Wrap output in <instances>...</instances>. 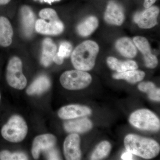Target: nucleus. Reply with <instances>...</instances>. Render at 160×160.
<instances>
[{"label":"nucleus","instance_id":"f257e3e1","mask_svg":"<svg viewBox=\"0 0 160 160\" xmlns=\"http://www.w3.org/2000/svg\"><path fill=\"white\" fill-rule=\"evenodd\" d=\"M99 50L97 43L88 40L76 47L71 54V59L75 68L82 71H89L93 68Z\"/></svg>","mask_w":160,"mask_h":160},{"label":"nucleus","instance_id":"f03ea898","mask_svg":"<svg viewBox=\"0 0 160 160\" xmlns=\"http://www.w3.org/2000/svg\"><path fill=\"white\" fill-rule=\"evenodd\" d=\"M124 145L127 151L143 158L156 157L160 151V146L157 142L137 135L126 136L124 139Z\"/></svg>","mask_w":160,"mask_h":160},{"label":"nucleus","instance_id":"7ed1b4c3","mask_svg":"<svg viewBox=\"0 0 160 160\" xmlns=\"http://www.w3.org/2000/svg\"><path fill=\"white\" fill-rule=\"evenodd\" d=\"M28 131V126L25 120L19 115H14L3 126L1 134L8 142L18 143L25 138Z\"/></svg>","mask_w":160,"mask_h":160},{"label":"nucleus","instance_id":"20e7f679","mask_svg":"<svg viewBox=\"0 0 160 160\" xmlns=\"http://www.w3.org/2000/svg\"><path fill=\"white\" fill-rule=\"evenodd\" d=\"M91 76L82 70H69L63 72L60 78V82L68 90H80L86 88L92 82Z\"/></svg>","mask_w":160,"mask_h":160},{"label":"nucleus","instance_id":"39448f33","mask_svg":"<svg viewBox=\"0 0 160 160\" xmlns=\"http://www.w3.org/2000/svg\"><path fill=\"white\" fill-rule=\"evenodd\" d=\"M129 121L132 126L139 129L151 131L160 129V120L148 109H141L135 111L130 115Z\"/></svg>","mask_w":160,"mask_h":160},{"label":"nucleus","instance_id":"423d86ee","mask_svg":"<svg viewBox=\"0 0 160 160\" xmlns=\"http://www.w3.org/2000/svg\"><path fill=\"white\" fill-rule=\"evenodd\" d=\"M6 78L8 84L14 89L22 90L26 87L27 79L23 74L22 63L20 58L13 57L9 60Z\"/></svg>","mask_w":160,"mask_h":160},{"label":"nucleus","instance_id":"0eeeda50","mask_svg":"<svg viewBox=\"0 0 160 160\" xmlns=\"http://www.w3.org/2000/svg\"><path fill=\"white\" fill-rule=\"evenodd\" d=\"M160 9L156 6H151L141 12H137L133 20L142 29H150L154 27L158 23V17Z\"/></svg>","mask_w":160,"mask_h":160},{"label":"nucleus","instance_id":"6e6552de","mask_svg":"<svg viewBox=\"0 0 160 160\" xmlns=\"http://www.w3.org/2000/svg\"><path fill=\"white\" fill-rule=\"evenodd\" d=\"M56 143V138L53 135L44 134L38 136L35 138L32 142L31 150L32 157L38 159L42 152H46L54 148Z\"/></svg>","mask_w":160,"mask_h":160},{"label":"nucleus","instance_id":"1a4fd4ad","mask_svg":"<svg viewBox=\"0 0 160 160\" xmlns=\"http://www.w3.org/2000/svg\"><path fill=\"white\" fill-rule=\"evenodd\" d=\"M35 29L41 34L58 35L64 31V26L59 18L52 20L40 19L36 22Z\"/></svg>","mask_w":160,"mask_h":160},{"label":"nucleus","instance_id":"9d476101","mask_svg":"<svg viewBox=\"0 0 160 160\" xmlns=\"http://www.w3.org/2000/svg\"><path fill=\"white\" fill-rule=\"evenodd\" d=\"M80 144V137L77 133H72L67 136L63 145L64 155L66 160L81 159L82 153Z\"/></svg>","mask_w":160,"mask_h":160},{"label":"nucleus","instance_id":"9b49d317","mask_svg":"<svg viewBox=\"0 0 160 160\" xmlns=\"http://www.w3.org/2000/svg\"><path fill=\"white\" fill-rule=\"evenodd\" d=\"M133 42L144 56L145 65L150 69H154L158 65L157 58L151 52V47L148 40L142 36L133 38Z\"/></svg>","mask_w":160,"mask_h":160},{"label":"nucleus","instance_id":"f8f14e48","mask_svg":"<svg viewBox=\"0 0 160 160\" xmlns=\"http://www.w3.org/2000/svg\"><path fill=\"white\" fill-rule=\"evenodd\" d=\"M122 7L113 1H109L104 14V19L108 24L121 26L125 20Z\"/></svg>","mask_w":160,"mask_h":160},{"label":"nucleus","instance_id":"ddd939ff","mask_svg":"<svg viewBox=\"0 0 160 160\" xmlns=\"http://www.w3.org/2000/svg\"><path fill=\"white\" fill-rule=\"evenodd\" d=\"M90 108L79 105H70L63 106L58 112V116L62 119H73L91 114Z\"/></svg>","mask_w":160,"mask_h":160},{"label":"nucleus","instance_id":"4468645a","mask_svg":"<svg viewBox=\"0 0 160 160\" xmlns=\"http://www.w3.org/2000/svg\"><path fill=\"white\" fill-rule=\"evenodd\" d=\"M21 25L24 34L27 37L31 36L35 25V16L31 7L22 6L20 10Z\"/></svg>","mask_w":160,"mask_h":160},{"label":"nucleus","instance_id":"2eb2a0df","mask_svg":"<svg viewBox=\"0 0 160 160\" xmlns=\"http://www.w3.org/2000/svg\"><path fill=\"white\" fill-rule=\"evenodd\" d=\"M92 127L91 121L86 118L69 120L64 124V129L70 133H84L89 131Z\"/></svg>","mask_w":160,"mask_h":160},{"label":"nucleus","instance_id":"dca6fc26","mask_svg":"<svg viewBox=\"0 0 160 160\" xmlns=\"http://www.w3.org/2000/svg\"><path fill=\"white\" fill-rule=\"evenodd\" d=\"M57 47L51 39L46 38L43 41L41 63L44 67H48L53 62V58L57 53Z\"/></svg>","mask_w":160,"mask_h":160},{"label":"nucleus","instance_id":"f3484780","mask_svg":"<svg viewBox=\"0 0 160 160\" xmlns=\"http://www.w3.org/2000/svg\"><path fill=\"white\" fill-rule=\"evenodd\" d=\"M51 85V81L48 77L40 76L28 87L26 93L29 95L42 94L50 88Z\"/></svg>","mask_w":160,"mask_h":160},{"label":"nucleus","instance_id":"a211bd4d","mask_svg":"<svg viewBox=\"0 0 160 160\" xmlns=\"http://www.w3.org/2000/svg\"><path fill=\"white\" fill-rule=\"evenodd\" d=\"M13 29L9 20L4 17H0V45L7 47L12 42Z\"/></svg>","mask_w":160,"mask_h":160},{"label":"nucleus","instance_id":"6ab92c4d","mask_svg":"<svg viewBox=\"0 0 160 160\" xmlns=\"http://www.w3.org/2000/svg\"><path fill=\"white\" fill-rule=\"evenodd\" d=\"M116 49L119 52L127 58H134L137 53L136 47L131 39L124 37L119 39L115 44Z\"/></svg>","mask_w":160,"mask_h":160},{"label":"nucleus","instance_id":"aec40b11","mask_svg":"<svg viewBox=\"0 0 160 160\" xmlns=\"http://www.w3.org/2000/svg\"><path fill=\"white\" fill-rule=\"evenodd\" d=\"M107 63L110 69L115 70L118 72L134 70L138 68L137 64L134 61L131 60L121 61L112 57L107 58Z\"/></svg>","mask_w":160,"mask_h":160},{"label":"nucleus","instance_id":"412c9836","mask_svg":"<svg viewBox=\"0 0 160 160\" xmlns=\"http://www.w3.org/2000/svg\"><path fill=\"white\" fill-rule=\"evenodd\" d=\"M98 24V20L96 17H88L78 25L77 31L81 36H88L97 29Z\"/></svg>","mask_w":160,"mask_h":160},{"label":"nucleus","instance_id":"4be33fe9","mask_svg":"<svg viewBox=\"0 0 160 160\" xmlns=\"http://www.w3.org/2000/svg\"><path fill=\"white\" fill-rule=\"evenodd\" d=\"M145 76L144 72L140 70H128L122 72H117L112 75V77L115 79L125 80L131 83H135L141 82Z\"/></svg>","mask_w":160,"mask_h":160},{"label":"nucleus","instance_id":"5701e85b","mask_svg":"<svg viewBox=\"0 0 160 160\" xmlns=\"http://www.w3.org/2000/svg\"><path fill=\"white\" fill-rule=\"evenodd\" d=\"M111 149V145L110 143L107 141H103L98 145L92 152L91 160H101L106 157L109 154Z\"/></svg>","mask_w":160,"mask_h":160},{"label":"nucleus","instance_id":"b1692460","mask_svg":"<svg viewBox=\"0 0 160 160\" xmlns=\"http://www.w3.org/2000/svg\"><path fill=\"white\" fill-rule=\"evenodd\" d=\"M0 160H26L28 158L25 153L21 152L11 153L8 150L0 152Z\"/></svg>","mask_w":160,"mask_h":160},{"label":"nucleus","instance_id":"393cba45","mask_svg":"<svg viewBox=\"0 0 160 160\" xmlns=\"http://www.w3.org/2000/svg\"><path fill=\"white\" fill-rule=\"evenodd\" d=\"M72 48L71 44L69 42H63L60 44L58 52H57V54L64 59L69 57L71 55Z\"/></svg>","mask_w":160,"mask_h":160},{"label":"nucleus","instance_id":"a878e982","mask_svg":"<svg viewBox=\"0 0 160 160\" xmlns=\"http://www.w3.org/2000/svg\"><path fill=\"white\" fill-rule=\"evenodd\" d=\"M39 14L41 19L45 20H55L59 18L55 10L51 8L42 9Z\"/></svg>","mask_w":160,"mask_h":160},{"label":"nucleus","instance_id":"bb28decb","mask_svg":"<svg viewBox=\"0 0 160 160\" xmlns=\"http://www.w3.org/2000/svg\"><path fill=\"white\" fill-rule=\"evenodd\" d=\"M138 88L140 91L149 94L153 89L156 88L154 83L152 82H142L138 86Z\"/></svg>","mask_w":160,"mask_h":160},{"label":"nucleus","instance_id":"cd10ccee","mask_svg":"<svg viewBox=\"0 0 160 160\" xmlns=\"http://www.w3.org/2000/svg\"><path fill=\"white\" fill-rule=\"evenodd\" d=\"M46 158L48 160H59L60 157L58 152L56 149H52L46 151Z\"/></svg>","mask_w":160,"mask_h":160},{"label":"nucleus","instance_id":"c85d7f7f","mask_svg":"<svg viewBox=\"0 0 160 160\" xmlns=\"http://www.w3.org/2000/svg\"><path fill=\"white\" fill-rule=\"evenodd\" d=\"M148 97L153 101L159 102L160 100V90L159 88H156L150 93L148 94Z\"/></svg>","mask_w":160,"mask_h":160},{"label":"nucleus","instance_id":"c756f323","mask_svg":"<svg viewBox=\"0 0 160 160\" xmlns=\"http://www.w3.org/2000/svg\"><path fill=\"white\" fill-rule=\"evenodd\" d=\"M64 58L61 57L59 56L58 55L57 53L55 55L54 58H53V62L59 65H62L64 62Z\"/></svg>","mask_w":160,"mask_h":160},{"label":"nucleus","instance_id":"7c9ffc66","mask_svg":"<svg viewBox=\"0 0 160 160\" xmlns=\"http://www.w3.org/2000/svg\"><path fill=\"white\" fill-rule=\"evenodd\" d=\"M132 153L130 152L127 151L124 152L122 155L121 158H122V159L124 160H132Z\"/></svg>","mask_w":160,"mask_h":160},{"label":"nucleus","instance_id":"2f4dec72","mask_svg":"<svg viewBox=\"0 0 160 160\" xmlns=\"http://www.w3.org/2000/svg\"><path fill=\"white\" fill-rule=\"evenodd\" d=\"M156 1L157 0H145L144 3V7L146 9L149 8L150 6H152V5L156 2Z\"/></svg>","mask_w":160,"mask_h":160},{"label":"nucleus","instance_id":"473e14b6","mask_svg":"<svg viewBox=\"0 0 160 160\" xmlns=\"http://www.w3.org/2000/svg\"><path fill=\"white\" fill-rule=\"evenodd\" d=\"M11 0H0V6L5 5L8 4Z\"/></svg>","mask_w":160,"mask_h":160},{"label":"nucleus","instance_id":"72a5a7b5","mask_svg":"<svg viewBox=\"0 0 160 160\" xmlns=\"http://www.w3.org/2000/svg\"><path fill=\"white\" fill-rule=\"evenodd\" d=\"M40 1H43V2L49 3V4H51V3L53 2L60 1V0H40Z\"/></svg>","mask_w":160,"mask_h":160},{"label":"nucleus","instance_id":"f704fd0d","mask_svg":"<svg viewBox=\"0 0 160 160\" xmlns=\"http://www.w3.org/2000/svg\"><path fill=\"white\" fill-rule=\"evenodd\" d=\"M1 93H0V101H1Z\"/></svg>","mask_w":160,"mask_h":160}]
</instances>
